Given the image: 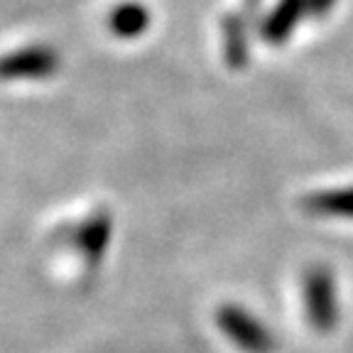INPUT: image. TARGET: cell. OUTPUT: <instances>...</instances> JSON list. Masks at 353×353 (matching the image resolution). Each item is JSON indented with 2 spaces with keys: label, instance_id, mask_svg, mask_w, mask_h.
<instances>
[{
  "label": "cell",
  "instance_id": "1",
  "mask_svg": "<svg viewBox=\"0 0 353 353\" xmlns=\"http://www.w3.org/2000/svg\"><path fill=\"white\" fill-rule=\"evenodd\" d=\"M302 302L304 314L312 329L319 334H329L336 329L341 304H339V285L336 275L326 265H314L304 272L302 280Z\"/></svg>",
  "mask_w": 353,
  "mask_h": 353
},
{
  "label": "cell",
  "instance_id": "2",
  "mask_svg": "<svg viewBox=\"0 0 353 353\" xmlns=\"http://www.w3.org/2000/svg\"><path fill=\"white\" fill-rule=\"evenodd\" d=\"M221 334L243 353H272L277 346L270 326L241 304H223L216 312Z\"/></svg>",
  "mask_w": 353,
  "mask_h": 353
},
{
  "label": "cell",
  "instance_id": "3",
  "mask_svg": "<svg viewBox=\"0 0 353 353\" xmlns=\"http://www.w3.org/2000/svg\"><path fill=\"white\" fill-rule=\"evenodd\" d=\"M108 241H110V219L103 214L94 216V219H88L86 223H81L72 238L77 258L81 260L86 268L101 265Z\"/></svg>",
  "mask_w": 353,
  "mask_h": 353
},
{
  "label": "cell",
  "instance_id": "4",
  "mask_svg": "<svg viewBox=\"0 0 353 353\" xmlns=\"http://www.w3.org/2000/svg\"><path fill=\"white\" fill-rule=\"evenodd\" d=\"M312 214L316 216H329V219H351L353 221V189H343V192H329V194H316L307 201Z\"/></svg>",
  "mask_w": 353,
  "mask_h": 353
}]
</instances>
